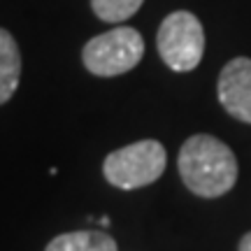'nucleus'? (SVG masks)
<instances>
[{"label": "nucleus", "instance_id": "obj_1", "mask_svg": "<svg viewBox=\"0 0 251 251\" xmlns=\"http://www.w3.org/2000/svg\"><path fill=\"white\" fill-rule=\"evenodd\" d=\"M177 168L188 191L202 198L224 196L237 181V158L233 149L207 133L191 135L181 144Z\"/></svg>", "mask_w": 251, "mask_h": 251}, {"label": "nucleus", "instance_id": "obj_2", "mask_svg": "<svg viewBox=\"0 0 251 251\" xmlns=\"http://www.w3.org/2000/svg\"><path fill=\"white\" fill-rule=\"evenodd\" d=\"M165 163L168 153L158 140H140L109 153L102 163V172L112 186L133 191L153 184L165 172Z\"/></svg>", "mask_w": 251, "mask_h": 251}, {"label": "nucleus", "instance_id": "obj_3", "mask_svg": "<svg viewBox=\"0 0 251 251\" xmlns=\"http://www.w3.org/2000/svg\"><path fill=\"white\" fill-rule=\"evenodd\" d=\"M156 47H158V56L170 70H196L205 54V30L200 19L186 9L168 14L158 28Z\"/></svg>", "mask_w": 251, "mask_h": 251}, {"label": "nucleus", "instance_id": "obj_4", "mask_svg": "<svg viewBox=\"0 0 251 251\" xmlns=\"http://www.w3.org/2000/svg\"><path fill=\"white\" fill-rule=\"evenodd\" d=\"M144 56L142 35L130 26L112 28L102 35L93 37L84 45L81 61L91 75L98 77H117L133 70Z\"/></svg>", "mask_w": 251, "mask_h": 251}, {"label": "nucleus", "instance_id": "obj_5", "mask_svg": "<svg viewBox=\"0 0 251 251\" xmlns=\"http://www.w3.org/2000/svg\"><path fill=\"white\" fill-rule=\"evenodd\" d=\"M216 96L230 117L251 124V58L237 56L226 63L219 75Z\"/></svg>", "mask_w": 251, "mask_h": 251}, {"label": "nucleus", "instance_id": "obj_6", "mask_svg": "<svg viewBox=\"0 0 251 251\" xmlns=\"http://www.w3.org/2000/svg\"><path fill=\"white\" fill-rule=\"evenodd\" d=\"M21 77V54L17 40L9 30L0 28V105H5L19 86Z\"/></svg>", "mask_w": 251, "mask_h": 251}, {"label": "nucleus", "instance_id": "obj_7", "mask_svg": "<svg viewBox=\"0 0 251 251\" xmlns=\"http://www.w3.org/2000/svg\"><path fill=\"white\" fill-rule=\"evenodd\" d=\"M45 251H117V242L105 230H75L54 237Z\"/></svg>", "mask_w": 251, "mask_h": 251}, {"label": "nucleus", "instance_id": "obj_8", "mask_svg": "<svg viewBox=\"0 0 251 251\" xmlns=\"http://www.w3.org/2000/svg\"><path fill=\"white\" fill-rule=\"evenodd\" d=\"M144 0H91V7L96 17L107 21V24H121L137 14Z\"/></svg>", "mask_w": 251, "mask_h": 251}, {"label": "nucleus", "instance_id": "obj_9", "mask_svg": "<svg viewBox=\"0 0 251 251\" xmlns=\"http://www.w3.org/2000/svg\"><path fill=\"white\" fill-rule=\"evenodd\" d=\"M240 251H251V230L242 237V242H240Z\"/></svg>", "mask_w": 251, "mask_h": 251}]
</instances>
